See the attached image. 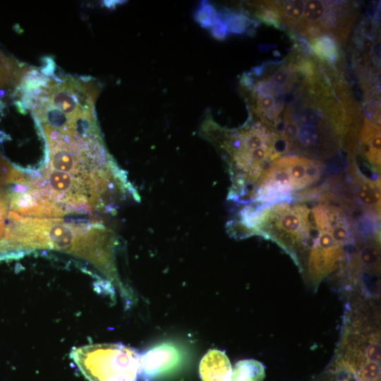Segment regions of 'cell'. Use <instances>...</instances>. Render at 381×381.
Returning <instances> with one entry per match:
<instances>
[{
	"label": "cell",
	"mask_w": 381,
	"mask_h": 381,
	"mask_svg": "<svg viewBox=\"0 0 381 381\" xmlns=\"http://www.w3.org/2000/svg\"><path fill=\"white\" fill-rule=\"evenodd\" d=\"M351 375H349V377H344V378H341V379L337 380V381H351V380H350V377H351Z\"/></svg>",
	"instance_id": "cell-16"
},
{
	"label": "cell",
	"mask_w": 381,
	"mask_h": 381,
	"mask_svg": "<svg viewBox=\"0 0 381 381\" xmlns=\"http://www.w3.org/2000/svg\"><path fill=\"white\" fill-rule=\"evenodd\" d=\"M8 209L9 198L8 190L0 188V242L5 233Z\"/></svg>",
	"instance_id": "cell-15"
},
{
	"label": "cell",
	"mask_w": 381,
	"mask_h": 381,
	"mask_svg": "<svg viewBox=\"0 0 381 381\" xmlns=\"http://www.w3.org/2000/svg\"><path fill=\"white\" fill-rule=\"evenodd\" d=\"M216 13L215 8L209 3H202L196 10L195 18L204 28H209Z\"/></svg>",
	"instance_id": "cell-14"
},
{
	"label": "cell",
	"mask_w": 381,
	"mask_h": 381,
	"mask_svg": "<svg viewBox=\"0 0 381 381\" xmlns=\"http://www.w3.org/2000/svg\"><path fill=\"white\" fill-rule=\"evenodd\" d=\"M202 381H231L232 368L224 351L210 349L202 357L199 367Z\"/></svg>",
	"instance_id": "cell-10"
},
{
	"label": "cell",
	"mask_w": 381,
	"mask_h": 381,
	"mask_svg": "<svg viewBox=\"0 0 381 381\" xmlns=\"http://www.w3.org/2000/svg\"><path fill=\"white\" fill-rule=\"evenodd\" d=\"M140 353L123 344L74 347L70 357L88 381H137Z\"/></svg>",
	"instance_id": "cell-7"
},
{
	"label": "cell",
	"mask_w": 381,
	"mask_h": 381,
	"mask_svg": "<svg viewBox=\"0 0 381 381\" xmlns=\"http://www.w3.org/2000/svg\"><path fill=\"white\" fill-rule=\"evenodd\" d=\"M325 173L322 162L291 155L274 160L252 190L257 205L282 202L310 190Z\"/></svg>",
	"instance_id": "cell-6"
},
{
	"label": "cell",
	"mask_w": 381,
	"mask_h": 381,
	"mask_svg": "<svg viewBox=\"0 0 381 381\" xmlns=\"http://www.w3.org/2000/svg\"><path fill=\"white\" fill-rule=\"evenodd\" d=\"M219 133V144L229 165L234 196L245 194L250 186L253 188L269 165L287 152L281 136L261 121Z\"/></svg>",
	"instance_id": "cell-4"
},
{
	"label": "cell",
	"mask_w": 381,
	"mask_h": 381,
	"mask_svg": "<svg viewBox=\"0 0 381 381\" xmlns=\"http://www.w3.org/2000/svg\"><path fill=\"white\" fill-rule=\"evenodd\" d=\"M183 354L173 344L157 345L140 355L138 377L152 381L176 370L181 364Z\"/></svg>",
	"instance_id": "cell-8"
},
{
	"label": "cell",
	"mask_w": 381,
	"mask_h": 381,
	"mask_svg": "<svg viewBox=\"0 0 381 381\" xmlns=\"http://www.w3.org/2000/svg\"><path fill=\"white\" fill-rule=\"evenodd\" d=\"M279 27L308 40L320 35L344 40L353 19V8L349 1L321 0L272 1Z\"/></svg>",
	"instance_id": "cell-5"
},
{
	"label": "cell",
	"mask_w": 381,
	"mask_h": 381,
	"mask_svg": "<svg viewBox=\"0 0 381 381\" xmlns=\"http://www.w3.org/2000/svg\"><path fill=\"white\" fill-rule=\"evenodd\" d=\"M358 138L367 167L373 175L378 177L380 174V126L375 122L366 120L360 129Z\"/></svg>",
	"instance_id": "cell-9"
},
{
	"label": "cell",
	"mask_w": 381,
	"mask_h": 381,
	"mask_svg": "<svg viewBox=\"0 0 381 381\" xmlns=\"http://www.w3.org/2000/svg\"><path fill=\"white\" fill-rule=\"evenodd\" d=\"M40 249L59 250L80 258L97 269L119 294L126 290L116 268L113 236L100 224L21 217L8 212L0 242L1 257L14 258Z\"/></svg>",
	"instance_id": "cell-3"
},
{
	"label": "cell",
	"mask_w": 381,
	"mask_h": 381,
	"mask_svg": "<svg viewBox=\"0 0 381 381\" xmlns=\"http://www.w3.org/2000/svg\"><path fill=\"white\" fill-rule=\"evenodd\" d=\"M313 54L317 59L332 64L340 57L339 40L333 36L320 35L308 40Z\"/></svg>",
	"instance_id": "cell-11"
},
{
	"label": "cell",
	"mask_w": 381,
	"mask_h": 381,
	"mask_svg": "<svg viewBox=\"0 0 381 381\" xmlns=\"http://www.w3.org/2000/svg\"><path fill=\"white\" fill-rule=\"evenodd\" d=\"M220 17L226 26L227 31L242 34L250 25V19L244 14L233 12L219 13Z\"/></svg>",
	"instance_id": "cell-13"
},
{
	"label": "cell",
	"mask_w": 381,
	"mask_h": 381,
	"mask_svg": "<svg viewBox=\"0 0 381 381\" xmlns=\"http://www.w3.org/2000/svg\"><path fill=\"white\" fill-rule=\"evenodd\" d=\"M275 99L283 108L274 128L287 152L322 162L336 156L359 129L358 111L347 88L319 71L298 75Z\"/></svg>",
	"instance_id": "cell-1"
},
{
	"label": "cell",
	"mask_w": 381,
	"mask_h": 381,
	"mask_svg": "<svg viewBox=\"0 0 381 381\" xmlns=\"http://www.w3.org/2000/svg\"><path fill=\"white\" fill-rule=\"evenodd\" d=\"M265 367L258 361L245 359L238 361L232 371L231 381H263Z\"/></svg>",
	"instance_id": "cell-12"
},
{
	"label": "cell",
	"mask_w": 381,
	"mask_h": 381,
	"mask_svg": "<svg viewBox=\"0 0 381 381\" xmlns=\"http://www.w3.org/2000/svg\"><path fill=\"white\" fill-rule=\"evenodd\" d=\"M55 71L48 57L40 68L24 70L16 87L22 104L42 131L88 142L102 140L95 112L97 83Z\"/></svg>",
	"instance_id": "cell-2"
}]
</instances>
